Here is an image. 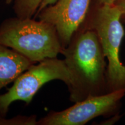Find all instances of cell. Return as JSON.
Instances as JSON below:
<instances>
[{"label":"cell","mask_w":125,"mask_h":125,"mask_svg":"<svg viewBox=\"0 0 125 125\" xmlns=\"http://www.w3.org/2000/svg\"><path fill=\"white\" fill-rule=\"evenodd\" d=\"M0 44L15 50L34 64L56 58L63 50L52 24L16 16L6 19L0 24Z\"/></svg>","instance_id":"7a4b0ae2"},{"label":"cell","mask_w":125,"mask_h":125,"mask_svg":"<svg viewBox=\"0 0 125 125\" xmlns=\"http://www.w3.org/2000/svg\"><path fill=\"white\" fill-rule=\"evenodd\" d=\"M114 4L121 12V20L125 23V0H115Z\"/></svg>","instance_id":"30bf717a"},{"label":"cell","mask_w":125,"mask_h":125,"mask_svg":"<svg viewBox=\"0 0 125 125\" xmlns=\"http://www.w3.org/2000/svg\"><path fill=\"white\" fill-rule=\"evenodd\" d=\"M38 120L36 115H18L10 118L0 116V125H37Z\"/></svg>","instance_id":"9c48e42d"},{"label":"cell","mask_w":125,"mask_h":125,"mask_svg":"<svg viewBox=\"0 0 125 125\" xmlns=\"http://www.w3.org/2000/svg\"><path fill=\"white\" fill-rule=\"evenodd\" d=\"M62 54L70 75L67 87L71 102L108 93L106 57L93 30L81 24Z\"/></svg>","instance_id":"6da1fadb"},{"label":"cell","mask_w":125,"mask_h":125,"mask_svg":"<svg viewBox=\"0 0 125 125\" xmlns=\"http://www.w3.org/2000/svg\"><path fill=\"white\" fill-rule=\"evenodd\" d=\"M15 50L0 44V90L33 64Z\"/></svg>","instance_id":"52a82bcc"},{"label":"cell","mask_w":125,"mask_h":125,"mask_svg":"<svg viewBox=\"0 0 125 125\" xmlns=\"http://www.w3.org/2000/svg\"><path fill=\"white\" fill-rule=\"evenodd\" d=\"M121 12L114 4L92 2L82 24L96 32L107 60L108 93L125 89V65L120 58V50L125 35Z\"/></svg>","instance_id":"3957f363"},{"label":"cell","mask_w":125,"mask_h":125,"mask_svg":"<svg viewBox=\"0 0 125 125\" xmlns=\"http://www.w3.org/2000/svg\"><path fill=\"white\" fill-rule=\"evenodd\" d=\"M92 0H57L34 16L52 24L64 48L85 20Z\"/></svg>","instance_id":"8992f818"},{"label":"cell","mask_w":125,"mask_h":125,"mask_svg":"<svg viewBox=\"0 0 125 125\" xmlns=\"http://www.w3.org/2000/svg\"><path fill=\"white\" fill-rule=\"evenodd\" d=\"M54 80L69 85L70 75L64 60L46 59L31 65L15 79L6 93L0 94V116H7L9 107L15 101H21L29 105L43 85Z\"/></svg>","instance_id":"277c9868"},{"label":"cell","mask_w":125,"mask_h":125,"mask_svg":"<svg viewBox=\"0 0 125 125\" xmlns=\"http://www.w3.org/2000/svg\"><path fill=\"white\" fill-rule=\"evenodd\" d=\"M57 0H42V1L41 4H40V7H39L38 10H37L35 15H37V14L40 11H41V10L44 9L45 8L54 4V3L57 2Z\"/></svg>","instance_id":"8fae6325"},{"label":"cell","mask_w":125,"mask_h":125,"mask_svg":"<svg viewBox=\"0 0 125 125\" xmlns=\"http://www.w3.org/2000/svg\"><path fill=\"white\" fill-rule=\"evenodd\" d=\"M12 1V0H6V3H7V4H10Z\"/></svg>","instance_id":"4fadbf2b"},{"label":"cell","mask_w":125,"mask_h":125,"mask_svg":"<svg viewBox=\"0 0 125 125\" xmlns=\"http://www.w3.org/2000/svg\"><path fill=\"white\" fill-rule=\"evenodd\" d=\"M125 96L123 89L90 97L62 111H52L38 119L37 125H84L99 116L109 118L119 114Z\"/></svg>","instance_id":"5b68a950"},{"label":"cell","mask_w":125,"mask_h":125,"mask_svg":"<svg viewBox=\"0 0 125 125\" xmlns=\"http://www.w3.org/2000/svg\"><path fill=\"white\" fill-rule=\"evenodd\" d=\"M42 1V0H14V13L19 18H33Z\"/></svg>","instance_id":"ba28073f"},{"label":"cell","mask_w":125,"mask_h":125,"mask_svg":"<svg viewBox=\"0 0 125 125\" xmlns=\"http://www.w3.org/2000/svg\"><path fill=\"white\" fill-rule=\"evenodd\" d=\"M115 0H92V2L96 4H112Z\"/></svg>","instance_id":"7c38bea8"}]
</instances>
